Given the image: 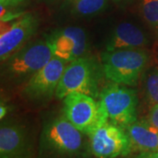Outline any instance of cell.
<instances>
[{"label": "cell", "mask_w": 158, "mask_h": 158, "mask_svg": "<svg viewBox=\"0 0 158 158\" xmlns=\"http://www.w3.org/2000/svg\"><path fill=\"white\" fill-rule=\"evenodd\" d=\"M7 111H8V107L2 102L1 106H0V118L1 119H3L6 117V114H7Z\"/></svg>", "instance_id": "obj_20"}, {"label": "cell", "mask_w": 158, "mask_h": 158, "mask_svg": "<svg viewBox=\"0 0 158 158\" xmlns=\"http://www.w3.org/2000/svg\"><path fill=\"white\" fill-rule=\"evenodd\" d=\"M31 137L21 125L8 123L0 128V158H33Z\"/></svg>", "instance_id": "obj_11"}, {"label": "cell", "mask_w": 158, "mask_h": 158, "mask_svg": "<svg viewBox=\"0 0 158 158\" xmlns=\"http://www.w3.org/2000/svg\"><path fill=\"white\" fill-rule=\"evenodd\" d=\"M99 104L108 120L124 129L137 119L136 91L127 85H106L100 92Z\"/></svg>", "instance_id": "obj_4"}, {"label": "cell", "mask_w": 158, "mask_h": 158, "mask_svg": "<svg viewBox=\"0 0 158 158\" xmlns=\"http://www.w3.org/2000/svg\"><path fill=\"white\" fill-rule=\"evenodd\" d=\"M39 27V18L32 12H25L11 24L1 22L0 59L6 62L16 52L27 44L36 34Z\"/></svg>", "instance_id": "obj_7"}, {"label": "cell", "mask_w": 158, "mask_h": 158, "mask_svg": "<svg viewBox=\"0 0 158 158\" xmlns=\"http://www.w3.org/2000/svg\"><path fill=\"white\" fill-rule=\"evenodd\" d=\"M83 133L65 116L45 123L40 135V156L44 158H70L80 153Z\"/></svg>", "instance_id": "obj_1"}, {"label": "cell", "mask_w": 158, "mask_h": 158, "mask_svg": "<svg viewBox=\"0 0 158 158\" xmlns=\"http://www.w3.org/2000/svg\"><path fill=\"white\" fill-rule=\"evenodd\" d=\"M135 158H158V151L140 152V154Z\"/></svg>", "instance_id": "obj_19"}, {"label": "cell", "mask_w": 158, "mask_h": 158, "mask_svg": "<svg viewBox=\"0 0 158 158\" xmlns=\"http://www.w3.org/2000/svg\"><path fill=\"white\" fill-rule=\"evenodd\" d=\"M125 130L129 137L133 150L158 151V128L148 119H136Z\"/></svg>", "instance_id": "obj_13"}, {"label": "cell", "mask_w": 158, "mask_h": 158, "mask_svg": "<svg viewBox=\"0 0 158 158\" xmlns=\"http://www.w3.org/2000/svg\"><path fill=\"white\" fill-rule=\"evenodd\" d=\"M29 0H0V6L6 8H16L26 5Z\"/></svg>", "instance_id": "obj_17"}, {"label": "cell", "mask_w": 158, "mask_h": 158, "mask_svg": "<svg viewBox=\"0 0 158 158\" xmlns=\"http://www.w3.org/2000/svg\"><path fill=\"white\" fill-rule=\"evenodd\" d=\"M108 0H74V11L82 17L96 15L107 6Z\"/></svg>", "instance_id": "obj_14"}, {"label": "cell", "mask_w": 158, "mask_h": 158, "mask_svg": "<svg viewBox=\"0 0 158 158\" xmlns=\"http://www.w3.org/2000/svg\"><path fill=\"white\" fill-rule=\"evenodd\" d=\"M141 11L145 21L158 33V0H141Z\"/></svg>", "instance_id": "obj_16"}, {"label": "cell", "mask_w": 158, "mask_h": 158, "mask_svg": "<svg viewBox=\"0 0 158 158\" xmlns=\"http://www.w3.org/2000/svg\"><path fill=\"white\" fill-rule=\"evenodd\" d=\"M54 56L67 62L84 56L87 48V36L78 27H66L56 29L47 37Z\"/></svg>", "instance_id": "obj_10"}, {"label": "cell", "mask_w": 158, "mask_h": 158, "mask_svg": "<svg viewBox=\"0 0 158 158\" xmlns=\"http://www.w3.org/2000/svg\"><path fill=\"white\" fill-rule=\"evenodd\" d=\"M69 62L54 58L39 71L34 74L22 90V94L32 101H41L56 95L57 86Z\"/></svg>", "instance_id": "obj_9"}, {"label": "cell", "mask_w": 158, "mask_h": 158, "mask_svg": "<svg viewBox=\"0 0 158 158\" xmlns=\"http://www.w3.org/2000/svg\"><path fill=\"white\" fill-rule=\"evenodd\" d=\"M147 119L153 126L158 128V104L151 106Z\"/></svg>", "instance_id": "obj_18"}, {"label": "cell", "mask_w": 158, "mask_h": 158, "mask_svg": "<svg viewBox=\"0 0 158 158\" xmlns=\"http://www.w3.org/2000/svg\"><path fill=\"white\" fill-rule=\"evenodd\" d=\"M148 44L146 34L130 22H122L114 28L106 43V51L141 48Z\"/></svg>", "instance_id": "obj_12"}, {"label": "cell", "mask_w": 158, "mask_h": 158, "mask_svg": "<svg viewBox=\"0 0 158 158\" xmlns=\"http://www.w3.org/2000/svg\"><path fill=\"white\" fill-rule=\"evenodd\" d=\"M98 68L96 62L81 57L69 62L57 86L56 96L59 99L72 93H84L91 97L98 95Z\"/></svg>", "instance_id": "obj_5"}, {"label": "cell", "mask_w": 158, "mask_h": 158, "mask_svg": "<svg viewBox=\"0 0 158 158\" xmlns=\"http://www.w3.org/2000/svg\"><path fill=\"white\" fill-rule=\"evenodd\" d=\"M87 135L91 153L97 158L127 156L133 151L126 130L110 122L103 110L99 121Z\"/></svg>", "instance_id": "obj_3"}, {"label": "cell", "mask_w": 158, "mask_h": 158, "mask_svg": "<svg viewBox=\"0 0 158 158\" xmlns=\"http://www.w3.org/2000/svg\"><path fill=\"white\" fill-rule=\"evenodd\" d=\"M48 40L28 43L4 62V72L10 79L31 77L54 58Z\"/></svg>", "instance_id": "obj_6"}, {"label": "cell", "mask_w": 158, "mask_h": 158, "mask_svg": "<svg viewBox=\"0 0 158 158\" xmlns=\"http://www.w3.org/2000/svg\"><path fill=\"white\" fill-rule=\"evenodd\" d=\"M144 91L148 103L152 106L158 104V67L148 70L144 80Z\"/></svg>", "instance_id": "obj_15"}, {"label": "cell", "mask_w": 158, "mask_h": 158, "mask_svg": "<svg viewBox=\"0 0 158 158\" xmlns=\"http://www.w3.org/2000/svg\"><path fill=\"white\" fill-rule=\"evenodd\" d=\"M64 116L83 134L88 135L102 116L99 101L84 93H72L63 98Z\"/></svg>", "instance_id": "obj_8"}, {"label": "cell", "mask_w": 158, "mask_h": 158, "mask_svg": "<svg viewBox=\"0 0 158 158\" xmlns=\"http://www.w3.org/2000/svg\"><path fill=\"white\" fill-rule=\"evenodd\" d=\"M105 77L118 85H137L148 62V54L142 48L104 52L101 56Z\"/></svg>", "instance_id": "obj_2"}]
</instances>
